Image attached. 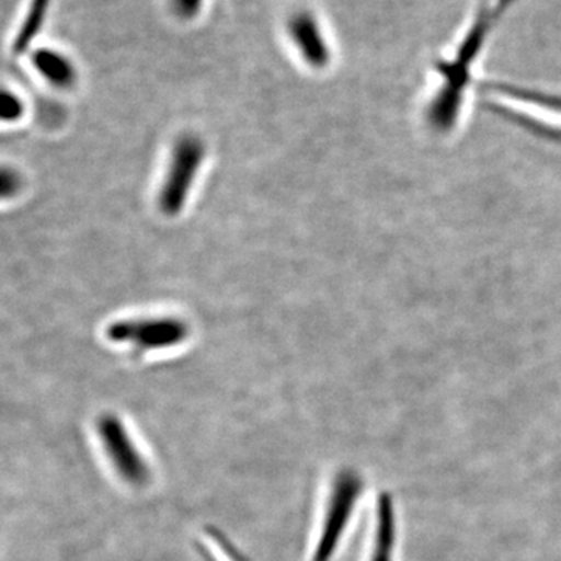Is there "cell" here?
<instances>
[{
    "mask_svg": "<svg viewBox=\"0 0 561 561\" xmlns=\"http://www.w3.org/2000/svg\"><path fill=\"white\" fill-rule=\"evenodd\" d=\"M95 437L103 456L121 482L131 489L149 485L151 470L149 461L135 440L127 424L114 415L105 413L95 421Z\"/></svg>",
    "mask_w": 561,
    "mask_h": 561,
    "instance_id": "obj_1",
    "label": "cell"
},
{
    "mask_svg": "<svg viewBox=\"0 0 561 561\" xmlns=\"http://www.w3.org/2000/svg\"><path fill=\"white\" fill-rule=\"evenodd\" d=\"M205 157V142L197 135L186 133L173 144L168 175L158 194V206L164 216L175 217L183 210Z\"/></svg>",
    "mask_w": 561,
    "mask_h": 561,
    "instance_id": "obj_2",
    "label": "cell"
},
{
    "mask_svg": "<svg viewBox=\"0 0 561 561\" xmlns=\"http://www.w3.org/2000/svg\"><path fill=\"white\" fill-rule=\"evenodd\" d=\"M106 337L114 343H130L138 350H165L190 337V324L176 317L119 320L110 324Z\"/></svg>",
    "mask_w": 561,
    "mask_h": 561,
    "instance_id": "obj_3",
    "label": "cell"
},
{
    "mask_svg": "<svg viewBox=\"0 0 561 561\" xmlns=\"http://www.w3.org/2000/svg\"><path fill=\"white\" fill-rule=\"evenodd\" d=\"M360 479L356 472L343 471L332 482L330 501L327 505V515L319 535V541L313 552V561H330L335 548L341 541L343 530L346 529L354 511L357 497L360 494Z\"/></svg>",
    "mask_w": 561,
    "mask_h": 561,
    "instance_id": "obj_4",
    "label": "cell"
},
{
    "mask_svg": "<svg viewBox=\"0 0 561 561\" xmlns=\"http://www.w3.org/2000/svg\"><path fill=\"white\" fill-rule=\"evenodd\" d=\"M286 35L309 68L321 70L331 62V49L319 18L308 9L295 10L286 20Z\"/></svg>",
    "mask_w": 561,
    "mask_h": 561,
    "instance_id": "obj_5",
    "label": "cell"
},
{
    "mask_svg": "<svg viewBox=\"0 0 561 561\" xmlns=\"http://www.w3.org/2000/svg\"><path fill=\"white\" fill-rule=\"evenodd\" d=\"M33 69L39 73L41 79L47 81L57 90H70L79 79L76 65L62 51L51 47H36L31 50Z\"/></svg>",
    "mask_w": 561,
    "mask_h": 561,
    "instance_id": "obj_6",
    "label": "cell"
},
{
    "mask_svg": "<svg viewBox=\"0 0 561 561\" xmlns=\"http://www.w3.org/2000/svg\"><path fill=\"white\" fill-rule=\"evenodd\" d=\"M50 7L51 0H28L20 28L14 35L13 46H11L14 54L24 55L32 50L33 43L38 38L44 24H46Z\"/></svg>",
    "mask_w": 561,
    "mask_h": 561,
    "instance_id": "obj_7",
    "label": "cell"
},
{
    "mask_svg": "<svg viewBox=\"0 0 561 561\" xmlns=\"http://www.w3.org/2000/svg\"><path fill=\"white\" fill-rule=\"evenodd\" d=\"M206 0H168L169 10L176 20L191 22L201 16Z\"/></svg>",
    "mask_w": 561,
    "mask_h": 561,
    "instance_id": "obj_8",
    "label": "cell"
},
{
    "mask_svg": "<svg viewBox=\"0 0 561 561\" xmlns=\"http://www.w3.org/2000/svg\"><path fill=\"white\" fill-rule=\"evenodd\" d=\"M24 114V103L16 94L9 90L3 91L2 95V121L16 122Z\"/></svg>",
    "mask_w": 561,
    "mask_h": 561,
    "instance_id": "obj_9",
    "label": "cell"
},
{
    "mask_svg": "<svg viewBox=\"0 0 561 561\" xmlns=\"http://www.w3.org/2000/svg\"><path fill=\"white\" fill-rule=\"evenodd\" d=\"M18 187H20V179H18L16 173L10 172L9 169H3L2 172V195L3 197H9V195L14 194Z\"/></svg>",
    "mask_w": 561,
    "mask_h": 561,
    "instance_id": "obj_10",
    "label": "cell"
},
{
    "mask_svg": "<svg viewBox=\"0 0 561 561\" xmlns=\"http://www.w3.org/2000/svg\"><path fill=\"white\" fill-rule=\"evenodd\" d=\"M370 561H391V553L386 549H376L371 552Z\"/></svg>",
    "mask_w": 561,
    "mask_h": 561,
    "instance_id": "obj_11",
    "label": "cell"
}]
</instances>
